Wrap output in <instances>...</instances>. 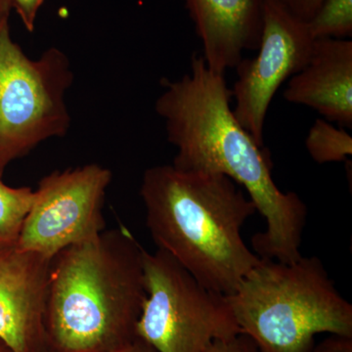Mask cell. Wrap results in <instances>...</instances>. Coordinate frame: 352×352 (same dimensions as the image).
<instances>
[{"label":"cell","mask_w":352,"mask_h":352,"mask_svg":"<svg viewBox=\"0 0 352 352\" xmlns=\"http://www.w3.org/2000/svg\"><path fill=\"white\" fill-rule=\"evenodd\" d=\"M161 85L155 110L177 150L171 164L180 170L219 173L237 183L266 221L265 230L252 237V251L261 259L282 263L300 258L307 206L274 182L270 153L234 115L224 74L212 71L203 55L194 53L189 73L175 82L164 78Z\"/></svg>","instance_id":"obj_1"},{"label":"cell","mask_w":352,"mask_h":352,"mask_svg":"<svg viewBox=\"0 0 352 352\" xmlns=\"http://www.w3.org/2000/svg\"><path fill=\"white\" fill-rule=\"evenodd\" d=\"M140 196L157 249L210 291L231 295L261 263L242 237L256 208L227 176L160 164L143 173Z\"/></svg>","instance_id":"obj_2"},{"label":"cell","mask_w":352,"mask_h":352,"mask_svg":"<svg viewBox=\"0 0 352 352\" xmlns=\"http://www.w3.org/2000/svg\"><path fill=\"white\" fill-rule=\"evenodd\" d=\"M144 252L124 226L58 252L46 307L48 352H111L138 338Z\"/></svg>","instance_id":"obj_3"},{"label":"cell","mask_w":352,"mask_h":352,"mask_svg":"<svg viewBox=\"0 0 352 352\" xmlns=\"http://www.w3.org/2000/svg\"><path fill=\"white\" fill-rule=\"evenodd\" d=\"M226 300L261 352H311L319 333L352 338V305L317 256L261 259Z\"/></svg>","instance_id":"obj_4"},{"label":"cell","mask_w":352,"mask_h":352,"mask_svg":"<svg viewBox=\"0 0 352 352\" xmlns=\"http://www.w3.org/2000/svg\"><path fill=\"white\" fill-rule=\"evenodd\" d=\"M73 80L63 51L51 47L30 59L9 24L0 29V176L43 141L66 135L71 117L65 96Z\"/></svg>","instance_id":"obj_5"},{"label":"cell","mask_w":352,"mask_h":352,"mask_svg":"<svg viewBox=\"0 0 352 352\" xmlns=\"http://www.w3.org/2000/svg\"><path fill=\"white\" fill-rule=\"evenodd\" d=\"M144 277L136 336L157 352H205L240 333L226 296L206 288L166 252L145 250Z\"/></svg>","instance_id":"obj_6"},{"label":"cell","mask_w":352,"mask_h":352,"mask_svg":"<svg viewBox=\"0 0 352 352\" xmlns=\"http://www.w3.org/2000/svg\"><path fill=\"white\" fill-rule=\"evenodd\" d=\"M113 173L98 164L55 170L34 189L36 198L17 247L53 258L64 249L105 230L106 192Z\"/></svg>","instance_id":"obj_7"},{"label":"cell","mask_w":352,"mask_h":352,"mask_svg":"<svg viewBox=\"0 0 352 352\" xmlns=\"http://www.w3.org/2000/svg\"><path fill=\"white\" fill-rule=\"evenodd\" d=\"M314 43L307 23L289 13L280 0H264L258 54L241 60L231 89L234 115L258 144L264 146V124L273 97L307 65Z\"/></svg>","instance_id":"obj_8"},{"label":"cell","mask_w":352,"mask_h":352,"mask_svg":"<svg viewBox=\"0 0 352 352\" xmlns=\"http://www.w3.org/2000/svg\"><path fill=\"white\" fill-rule=\"evenodd\" d=\"M51 261L17 245L0 247V340L11 352H48Z\"/></svg>","instance_id":"obj_9"},{"label":"cell","mask_w":352,"mask_h":352,"mask_svg":"<svg viewBox=\"0 0 352 352\" xmlns=\"http://www.w3.org/2000/svg\"><path fill=\"white\" fill-rule=\"evenodd\" d=\"M289 103L311 108L322 119L352 127V41L314 39L307 65L284 90Z\"/></svg>","instance_id":"obj_10"},{"label":"cell","mask_w":352,"mask_h":352,"mask_svg":"<svg viewBox=\"0 0 352 352\" xmlns=\"http://www.w3.org/2000/svg\"><path fill=\"white\" fill-rule=\"evenodd\" d=\"M203 43L206 64L215 73L235 69L245 51L258 50L264 0H184Z\"/></svg>","instance_id":"obj_11"},{"label":"cell","mask_w":352,"mask_h":352,"mask_svg":"<svg viewBox=\"0 0 352 352\" xmlns=\"http://www.w3.org/2000/svg\"><path fill=\"white\" fill-rule=\"evenodd\" d=\"M308 154L319 164L346 162L352 155V138L344 127L317 119L305 139Z\"/></svg>","instance_id":"obj_12"},{"label":"cell","mask_w":352,"mask_h":352,"mask_svg":"<svg viewBox=\"0 0 352 352\" xmlns=\"http://www.w3.org/2000/svg\"><path fill=\"white\" fill-rule=\"evenodd\" d=\"M34 198L31 187L8 186L0 176V247L17 245Z\"/></svg>","instance_id":"obj_13"},{"label":"cell","mask_w":352,"mask_h":352,"mask_svg":"<svg viewBox=\"0 0 352 352\" xmlns=\"http://www.w3.org/2000/svg\"><path fill=\"white\" fill-rule=\"evenodd\" d=\"M307 25L314 39L351 38L352 0H324Z\"/></svg>","instance_id":"obj_14"},{"label":"cell","mask_w":352,"mask_h":352,"mask_svg":"<svg viewBox=\"0 0 352 352\" xmlns=\"http://www.w3.org/2000/svg\"><path fill=\"white\" fill-rule=\"evenodd\" d=\"M205 352H261L247 336L237 333L227 339L212 342Z\"/></svg>","instance_id":"obj_15"},{"label":"cell","mask_w":352,"mask_h":352,"mask_svg":"<svg viewBox=\"0 0 352 352\" xmlns=\"http://www.w3.org/2000/svg\"><path fill=\"white\" fill-rule=\"evenodd\" d=\"M45 0H9L11 7L20 16L23 24L29 32H34L39 9Z\"/></svg>","instance_id":"obj_16"},{"label":"cell","mask_w":352,"mask_h":352,"mask_svg":"<svg viewBox=\"0 0 352 352\" xmlns=\"http://www.w3.org/2000/svg\"><path fill=\"white\" fill-rule=\"evenodd\" d=\"M281 3L302 22L307 23L315 15L324 0H280Z\"/></svg>","instance_id":"obj_17"},{"label":"cell","mask_w":352,"mask_h":352,"mask_svg":"<svg viewBox=\"0 0 352 352\" xmlns=\"http://www.w3.org/2000/svg\"><path fill=\"white\" fill-rule=\"evenodd\" d=\"M311 352H352V338L328 335L325 339L315 344Z\"/></svg>","instance_id":"obj_18"},{"label":"cell","mask_w":352,"mask_h":352,"mask_svg":"<svg viewBox=\"0 0 352 352\" xmlns=\"http://www.w3.org/2000/svg\"><path fill=\"white\" fill-rule=\"evenodd\" d=\"M111 352H157L154 347L150 346L149 344L141 340L140 338H136L126 346L120 347Z\"/></svg>","instance_id":"obj_19"},{"label":"cell","mask_w":352,"mask_h":352,"mask_svg":"<svg viewBox=\"0 0 352 352\" xmlns=\"http://www.w3.org/2000/svg\"><path fill=\"white\" fill-rule=\"evenodd\" d=\"M12 9L9 0H0V29L4 25L9 24V15Z\"/></svg>","instance_id":"obj_20"},{"label":"cell","mask_w":352,"mask_h":352,"mask_svg":"<svg viewBox=\"0 0 352 352\" xmlns=\"http://www.w3.org/2000/svg\"><path fill=\"white\" fill-rule=\"evenodd\" d=\"M0 352H11L10 349H9L1 340H0Z\"/></svg>","instance_id":"obj_21"}]
</instances>
